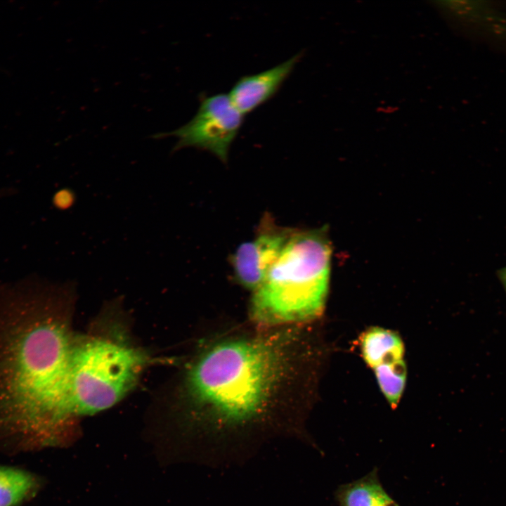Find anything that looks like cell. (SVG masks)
Masks as SVG:
<instances>
[{"mask_svg":"<svg viewBox=\"0 0 506 506\" xmlns=\"http://www.w3.org/2000/svg\"><path fill=\"white\" fill-rule=\"evenodd\" d=\"M293 230L275 225L265 219L257 235L241 244L231 257L236 281L253 292L263 283L275 262Z\"/></svg>","mask_w":506,"mask_h":506,"instance_id":"8992f818","label":"cell"},{"mask_svg":"<svg viewBox=\"0 0 506 506\" xmlns=\"http://www.w3.org/2000/svg\"><path fill=\"white\" fill-rule=\"evenodd\" d=\"M335 496L339 506H400L382 486L377 468L362 478L340 485Z\"/></svg>","mask_w":506,"mask_h":506,"instance_id":"9c48e42d","label":"cell"},{"mask_svg":"<svg viewBox=\"0 0 506 506\" xmlns=\"http://www.w3.org/2000/svg\"><path fill=\"white\" fill-rule=\"evenodd\" d=\"M361 353L372 370L404 361V344L399 335L389 329L371 327L359 338Z\"/></svg>","mask_w":506,"mask_h":506,"instance_id":"ba28073f","label":"cell"},{"mask_svg":"<svg viewBox=\"0 0 506 506\" xmlns=\"http://www.w3.org/2000/svg\"><path fill=\"white\" fill-rule=\"evenodd\" d=\"M74 200V193L69 190H63L56 194L54 203L60 209L68 208Z\"/></svg>","mask_w":506,"mask_h":506,"instance_id":"8fae6325","label":"cell"},{"mask_svg":"<svg viewBox=\"0 0 506 506\" xmlns=\"http://www.w3.org/2000/svg\"><path fill=\"white\" fill-rule=\"evenodd\" d=\"M498 277L506 292V266L498 271Z\"/></svg>","mask_w":506,"mask_h":506,"instance_id":"7c38bea8","label":"cell"},{"mask_svg":"<svg viewBox=\"0 0 506 506\" xmlns=\"http://www.w3.org/2000/svg\"><path fill=\"white\" fill-rule=\"evenodd\" d=\"M150 361L142 350L122 340L75 339L70 384L72 416L92 415L116 404L135 386Z\"/></svg>","mask_w":506,"mask_h":506,"instance_id":"277c9868","label":"cell"},{"mask_svg":"<svg viewBox=\"0 0 506 506\" xmlns=\"http://www.w3.org/2000/svg\"><path fill=\"white\" fill-rule=\"evenodd\" d=\"M38 486L30 472L0 465V506H18L34 494Z\"/></svg>","mask_w":506,"mask_h":506,"instance_id":"30bf717a","label":"cell"},{"mask_svg":"<svg viewBox=\"0 0 506 506\" xmlns=\"http://www.w3.org/2000/svg\"><path fill=\"white\" fill-rule=\"evenodd\" d=\"M306 325H253L214 336L197 349L179 401L183 427L202 462L244 461L278 436L311 443L304 425Z\"/></svg>","mask_w":506,"mask_h":506,"instance_id":"6da1fadb","label":"cell"},{"mask_svg":"<svg viewBox=\"0 0 506 506\" xmlns=\"http://www.w3.org/2000/svg\"><path fill=\"white\" fill-rule=\"evenodd\" d=\"M244 117L228 94L202 95L199 108L188 123L171 132L159 134L156 137L175 136L178 141L174 147V151L193 147L207 150L226 162Z\"/></svg>","mask_w":506,"mask_h":506,"instance_id":"5b68a950","label":"cell"},{"mask_svg":"<svg viewBox=\"0 0 506 506\" xmlns=\"http://www.w3.org/2000/svg\"><path fill=\"white\" fill-rule=\"evenodd\" d=\"M302 56L301 51L271 68L240 77L228 93L234 105L245 116L271 100Z\"/></svg>","mask_w":506,"mask_h":506,"instance_id":"52a82bcc","label":"cell"},{"mask_svg":"<svg viewBox=\"0 0 506 506\" xmlns=\"http://www.w3.org/2000/svg\"><path fill=\"white\" fill-rule=\"evenodd\" d=\"M28 299L0 305V420L47 442L72 417L74 339L67 325Z\"/></svg>","mask_w":506,"mask_h":506,"instance_id":"7a4b0ae2","label":"cell"},{"mask_svg":"<svg viewBox=\"0 0 506 506\" xmlns=\"http://www.w3.org/2000/svg\"><path fill=\"white\" fill-rule=\"evenodd\" d=\"M331 247L325 228L293 231L261 285L248 314L258 327L308 325L323 313L329 288Z\"/></svg>","mask_w":506,"mask_h":506,"instance_id":"3957f363","label":"cell"}]
</instances>
